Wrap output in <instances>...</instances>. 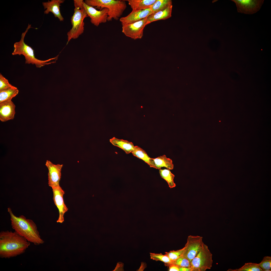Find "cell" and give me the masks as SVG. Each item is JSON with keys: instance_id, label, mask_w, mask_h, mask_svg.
Returning a JSON list of instances; mask_svg holds the SVG:
<instances>
[{"instance_id": "13", "label": "cell", "mask_w": 271, "mask_h": 271, "mask_svg": "<svg viewBox=\"0 0 271 271\" xmlns=\"http://www.w3.org/2000/svg\"><path fill=\"white\" fill-rule=\"evenodd\" d=\"M154 13L150 8L145 10H132L127 16L120 18L119 20L121 23H133L147 18Z\"/></svg>"}, {"instance_id": "17", "label": "cell", "mask_w": 271, "mask_h": 271, "mask_svg": "<svg viewBox=\"0 0 271 271\" xmlns=\"http://www.w3.org/2000/svg\"><path fill=\"white\" fill-rule=\"evenodd\" d=\"M131 153L134 156L144 161L150 167L155 168L152 158L150 157L146 151L139 147L134 146Z\"/></svg>"}, {"instance_id": "6", "label": "cell", "mask_w": 271, "mask_h": 271, "mask_svg": "<svg viewBox=\"0 0 271 271\" xmlns=\"http://www.w3.org/2000/svg\"><path fill=\"white\" fill-rule=\"evenodd\" d=\"M212 254L208 246L203 242L201 247L191 262L192 271H205L210 269L213 263Z\"/></svg>"}, {"instance_id": "31", "label": "cell", "mask_w": 271, "mask_h": 271, "mask_svg": "<svg viewBox=\"0 0 271 271\" xmlns=\"http://www.w3.org/2000/svg\"><path fill=\"white\" fill-rule=\"evenodd\" d=\"M123 265L124 264L123 263L121 262H118L115 269L113 271H124Z\"/></svg>"}, {"instance_id": "28", "label": "cell", "mask_w": 271, "mask_h": 271, "mask_svg": "<svg viewBox=\"0 0 271 271\" xmlns=\"http://www.w3.org/2000/svg\"><path fill=\"white\" fill-rule=\"evenodd\" d=\"M184 248L185 247H184L179 250L171 251L169 252H166L165 253L171 260L174 261L182 255Z\"/></svg>"}, {"instance_id": "19", "label": "cell", "mask_w": 271, "mask_h": 271, "mask_svg": "<svg viewBox=\"0 0 271 271\" xmlns=\"http://www.w3.org/2000/svg\"><path fill=\"white\" fill-rule=\"evenodd\" d=\"M110 142L114 146L122 149L127 154L131 152L134 146L131 142L119 139L115 137L110 139Z\"/></svg>"}, {"instance_id": "21", "label": "cell", "mask_w": 271, "mask_h": 271, "mask_svg": "<svg viewBox=\"0 0 271 271\" xmlns=\"http://www.w3.org/2000/svg\"><path fill=\"white\" fill-rule=\"evenodd\" d=\"M159 173L161 177L167 182L170 188L175 187L176 184L173 180L175 176L171 173L170 169H159Z\"/></svg>"}, {"instance_id": "23", "label": "cell", "mask_w": 271, "mask_h": 271, "mask_svg": "<svg viewBox=\"0 0 271 271\" xmlns=\"http://www.w3.org/2000/svg\"><path fill=\"white\" fill-rule=\"evenodd\" d=\"M19 90L17 88L0 91V103L8 100H11L18 93Z\"/></svg>"}, {"instance_id": "26", "label": "cell", "mask_w": 271, "mask_h": 271, "mask_svg": "<svg viewBox=\"0 0 271 271\" xmlns=\"http://www.w3.org/2000/svg\"><path fill=\"white\" fill-rule=\"evenodd\" d=\"M260 267L263 271H271V257L270 256H264L260 263H258Z\"/></svg>"}, {"instance_id": "20", "label": "cell", "mask_w": 271, "mask_h": 271, "mask_svg": "<svg viewBox=\"0 0 271 271\" xmlns=\"http://www.w3.org/2000/svg\"><path fill=\"white\" fill-rule=\"evenodd\" d=\"M152 158L155 169L159 170L161 167H163L170 170H172L174 168V165L172 160L167 158L165 155L156 158Z\"/></svg>"}, {"instance_id": "9", "label": "cell", "mask_w": 271, "mask_h": 271, "mask_svg": "<svg viewBox=\"0 0 271 271\" xmlns=\"http://www.w3.org/2000/svg\"><path fill=\"white\" fill-rule=\"evenodd\" d=\"M83 8L88 17L90 18L91 23L98 27L102 23H105L107 21L108 9L106 8L101 10H97L94 8L89 6L83 1Z\"/></svg>"}, {"instance_id": "24", "label": "cell", "mask_w": 271, "mask_h": 271, "mask_svg": "<svg viewBox=\"0 0 271 271\" xmlns=\"http://www.w3.org/2000/svg\"><path fill=\"white\" fill-rule=\"evenodd\" d=\"M231 271H263L259 266L258 263L252 262L245 263L240 268L235 269H230Z\"/></svg>"}, {"instance_id": "22", "label": "cell", "mask_w": 271, "mask_h": 271, "mask_svg": "<svg viewBox=\"0 0 271 271\" xmlns=\"http://www.w3.org/2000/svg\"><path fill=\"white\" fill-rule=\"evenodd\" d=\"M172 3L171 0H156L150 8L155 13L166 9L172 5Z\"/></svg>"}, {"instance_id": "4", "label": "cell", "mask_w": 271, "mask_h": 271, "mask_svg": "<svg viewBox=\"0 0 271 271\" xmlns=\"http://www.w3.org/2000/svg\"><path fill=\"white\" fill-rule=\"evenodd\" d=\"M84 2L95 9L100 10L105 8L108 9V21L112 19L118 20L127 7L125 1L124 0H85Z\"/></svg>"}, {"instance_id": "1", "label": "cell", "mask_w": 271, "mask_h": 271, "mask_svg": "<svg viewBox=\"0 0 271 271\" xmlns=\"http://www.w3.org/2000/svg\"><path fill=\"white\" fill-rule=\"evenodd\" d=\"M30 242L15 231L0 233V257L10 258L24 253Z\"/></svg>"}, {"instance_id": "15", "label": "cell", "mask_w": 271, "mask_h": 271, "mask_svg": "<svg viewBox=\"0 0 271 271\" xmlns=\"http://www.w3.org/2000/svg\"><path fill=\"white\" fill-rule=\"evenodd\" d=\"M65 1L64 0H51L47 2H43L42 4L44 9L45 14H48L49 12H52L56 18H57L60 21H63L64 18L61 14L60 6L61 4Z\"/></svg>"}, {"instance_id": "30", "label": "cell", "mask_w": 271, "mask_h": 271, "mask_svg": "<svg viewBox=\"0 0 271 271\" xmlns=\"http://www.w3.org/2000/svg\"><path fill=\"white\" fill-rule=\"evenodd\" d=\"M165 265L168 267L169 271H179V267L174 263H170Z\"/></svg>"}, {"instance_id": "7", "label": "cell", "mask_w": 271, "mask_h": 271, "mask_svg": "<svg viewBox=\"0 0 271 271\" xmlns=\"http://www.w3.org/2000/svg\"><path fill=\"white\" fill-rule=\"evenodd\" d=\"M147 18L131 23H121L122 32L132 39H141L143 36L144 29L147 25Z\"/></svg>"}, {"instance_id": "32", "label": "cell", "mask_w": 271, "mask_h": 271, "mask_svg": "<svg viewBox=\"0 0 271 271\" xmlns=\"http://www.w3.org/2000/svg\"><path fill=\"white\" fill-rule=\"evenodd\" d=\"M179 271H192V270L191 267H180Z\"/></svg>"}, {"instance_id": "27", "label": "cell", "mask_w": 271, "mask_h": 271, "mask_svg": "<svg viewBox=\"0 0 271 271\" xmlns=\"http://www.w3.org/2000/svg\"><path fill=\"white\" fill-rule=\"evenodd\" d=\"M16 88L10 84L8 80L0 74V91Z\"/></svg>"}, {"instance_id": "3", "label": "cell", "mask_w": 271, "mask_h": 271, "mask_svg": "<svg viewBox=\"0 0 271 271\" xmlns=\"http://www.w3.org/2000/svg\"><path fill=\"white\" fill-rule=\"evenodd\" d=\"M31 27V25L28 24L26 30L22 34L20 40L14 43V49L12 54L13 55H23L25 58V64H35L38 68H40L45 65L55 62V61H51L56 59L58 55L53 58L45 60L38 59L35 56L33 49L25 43L24 39L25 35L28 30Z\"/></svg>"}, {"instance_id": "25", "label": "cell", "mask_w": 271, "mask_h": 271, "mask_svg": "<svg viewBox=\"0 0 271 271\" xmlns=\"http://www.w3.org/2000/svg\"><path fill=\"white\" fill-rule=\"evenodd\" d=\"M150 256L151 259L156 261H160L163 262L165 265L173 263L174 261L171 260L166 254L163 255L161 253H150Z\"/></svg>"}, {"instance_id": "10", "label": "cell", "mask_w": 271, "mask_h": 271, "mask_svg": "<svg viewBox=\"0 0 271 271\" xmlns=\"http://www.w3.org/2000/svg\"><path fill=\"white\" fill-rule=\"evenodd\" d=\"M236 4L238 12L252 14L260 9L263 0H232Z\"/></svg>"}, {"instance_id": "14", "label": "cell", "mask_w": 271, "mask_h": 271, "mask_svg": "<svg viewBox=\"0 0 271 271\" xmlns=\"http://www.w3.org/2000/svg\"><path fill=\"white\" fill-rule=\"evenodd\" d=\"M16 106L12 100L0 103V120L2 122L12 120L14 118Z\"/></svg>"}, {"instance_id": "16", "label": "cell", "mask_w": 271, "mask_h": 271, "mask_svg": "<svg viewBox=\"0 0 271 271\" xmlns=\"http://www.w3.org/2000/svg\"><path fill=\"white\" fill-rule=\"evenodd\" d=\"M172 5L150 15L147 18V25L156 21L165 20L171 16Z\"/></svg>"}, {"instance_id": "29", "label": "cell", "mask_w": 271, "mask_h": 271, "mask_svg": "<svg viewBox=\"0 0 271 271\" xmlns=\"http://www.w3.org/2000/svg\"><path fill=\"white\" fill-rule=\"evenodd\" d=\"M174 263L180 267H189L191 266V262L182 255L174 261Z\"/></svg>"}, {"instance_id": "12", "label": "cell", "mask_w": 271, "mask_h": 271, "mask_svg": "<svg viewBox=\"0 0 271 271\" xmlns=\"http://www.w3.org/2000/svg\"><path fill=\"white\" fill-rule=\"evenodd\" d=\"M45 166L48 169V184L52 188L59 186L63 164H54L49 160H46Z\"/></svg>"}, {"instance_id": "8", "label": "cell", "mask_w": 271, "mask_h": 271, "mask_svg": "<svg viewBox=\"0 0 271 271\" xmlns=\"http://www.w3.org/2000/svg\"><path fill=\"white\" fill-rule=\"evenodd\" d=\"M202 238V237L198 235L189 236L182 255L191 262L201 247L203 242Z\"/></svg>"}, {"instance_id": "5", "label": "cell", "mask_w": 271, "mask_h": 271, "mask_svg": "<svg viewBox=\"0 0 271 271\" xmlns=\"http://www.w3.org/2000/svg\"><path fill=\"white\" fill-rule=\"evenodd\" d=\"M83 0H74V13L71 19L72 27L67 32V44L72 39H76L84 31V19L88 17L83 7Z\"/></svg>"}, {"instance_id": "11", "label": "cell", "mask_w": 271, "mask_h": 271, "mask_svg": "<svg viewBox=\"0 0 271 271\" xmlns=\"http://www.w3.org/2000/svg\"><path fill=\"white\" fill-rule=\"evenodd\" d=\"M52 189L53 194V200L59 212V217L57 222L62 223L64 221V214L68 210L63 199V196L65 192L60 185L52 188Z\"/></svg>"}, {"instance_id": "18", "label": "cell", "mask_w": 271, "mask_h": 271, "mask_svg": "<svg viewBox=\"0 0 271 271\" xmlns=\"http://www.w3.org/2000/svg\"><path fill=\"white\" fill-rule=\"evenodd\" d=\"M156 0H127L132 10H145L150 7Z\"/></svg>"}, {"instance_id": "2", "label": "cell", "mask_w": 271, "mask_h": 271, "mask_svg": "<svg viewBox=\"0 0 271 271\" xmlns=\"http://www.w3.org/2000/svg\"><path fill=\"white\" fill-rule=\"evenodd\" d=\"M8 211L10 215L12 228L15 231L35 245H38L44 243L36 225L33 220L27 219L23 215L16 216L10 208H8Z\"/></svg>"}]
</instances>
